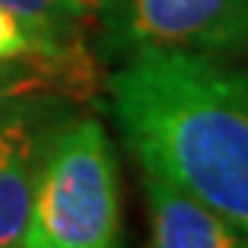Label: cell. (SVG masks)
<instances>
[{
    "label": "cell",
    "instance_id": "ba28073f",
    "mask_svg": "<svg viewBox=\"0 0 248 248\" xmlns=\"http://www.w3.org/2000/svg\"><path fill=\"white\" fill-rule=\"evenodd\" d=\"M245 75H248V69H245Z\"/></svg>",
    "mask_w": 248,
    "mask_h": 248
},
{
    "label": "cell",
    "instance_id": "277c9868",
    "mask_svg": "<svg viewBox=\"0 0 248 248\" xmlns=\"http://www.w3.org/2000/svg\"><path fill=\"white\" fill-rule=\"evenodd\" d=\"M39 96H21L0 111V248H21L48 140L63 123L48 114L54 99Z\"/></svg>",
    "mask_w": 248,
    "mask_h": 248
},
{
    "label": "cell",
    "instance_id": "6da1fadb",
    "mask_svg": "<svg viewBox=\"0 0 248 248\" xmlns=\"http://www.w3.org/2000/svg\"><path fill=\"white\" fill-rule=\"evenodd\" d=\"M111 114L140 170L248 233V75L224 57L135 51L108 78Z\"/></svg>",
    "mask_w": 248,
    "mask_h": 248
},
{
    "label": "cell",
    "instance_id": "8992f818",
    "mask_svg": "<svg viewBox=\"0 0 248 248\" xmlns=\"http://www.w3.org/2000/svg\"><path fill=\"white\" fill-rule=\"evenodd\" d=\"M45 87L60 90L57 81L51 78L45 69H39L30 60H0V111L9 102L21 99V96H36Z\"/></svg>",
    "mask_w": 248,
    "mask_h": 248
},
{
    "label": "cell",
    "instance_id": "3957f363",
    "mask_svg": "<svg viewBox=\"0 0 248 248\" xmlns=\"http://www.w3.org/2000/svg\"><path fill=\"white\" fill-rule=\"evenodd\" d=\"M105 45L135 51H194L224 57L248 51V0H99Z\"/></svg>",
    "mask_w": 248,
    "mask_h": 248
},
{
    "label": "cell",
    "instance_id": "7a4b0ae2",
    "mask_svg": "<svg viewBox=\"0 0 248 248\" xmlns=\"http://www.w3.org/2000/svg\"><path fill=\"white\" fill-rule=\"evenodd\" d=\"M21 248H123L120 168L96 117L63 120L51 135Z\"/></svg>",
    "mask_w": 248,
    "mask_h": 248
},
{
    "label": "cell",
    "instance_id": "5b68a950",
    "mask_svg": "<svg viewBox=\"0 0 248 248\" xmlns=\"http://www.w3.org/2000/svg\"><path fill=\"white\" fill-rule=\"evenodd\" d=\"M140 188L150 224L147 248H248V233L242 227L158 173L140 170Z\"/></svg>",
    "mask_w": 248,
    "mask_h": 248
},
{
    "label": "cell",
    "instance_id": "52a82bcc",
    "mask_svg": "<svg viewBox=\"0 0 248 248\" xmlns=\"http://www.w3.org/2000/svg\"><path fill=\"white\" fill-rule=\"evenodd\" d=\"M0 60H30V63H36V57H33V45L27 39L24 27L3 6H0Z\"/></svg>",
    "mask_w": 248,
    "mask_h": 248
}]
</instances>
